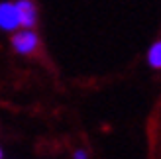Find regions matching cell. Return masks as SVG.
<instances>
[{
	"mask_svg": "<svg viewBox=\"0 0 161 159\" xmlns=\"http://www.w3.org/2000/svg\"><path fill=\"white\" fill-rule=\"evenodd\" d=\"M12 47L20 55H34L39 49V36L34 31V28L16 30V34L12 36Z\"/></svg>",
	"mask_w": 161,
	"mask_h": 159,
	"instance_id": "cell-1",
	"label": "cell"
},
{
	"mask_svg": "<svg viewBox=\"0 0 161 159\" xmlns=\"http://www.w3.org/2000/svg\"><path fill=\"white\" fill-rule=\"evenodd\" d=\"M20 16L16 2H0V30L4 31H16L20 30Z\"/></svg>",
	"mask_w": 161,
	"mask_h": 159,
	"instance_id": "cell-2",
	"label": "cell"
},
{
	"mask_svg": "<svg viewBox=\"0 0 161 159\" xmlns=\"http://www.w3.org/2000/svg\"><path fill=\"white\" fill-rule=\"evenodd\" d=\"M16 8H18L22 28H34L37 24V8L34 0H16Z\"/></svg>",
	"mask_w": 161,
	"mask_h": 159,
	"instance_id": "cell-3",
	"label": "cell"
},
{
	"mask_svg": "<svg viewBox=\"0 0 161 159\" xmlns=\"http://www.w3.org/2000/svg\"><path fill=\"white\" fill-rule=\"evenodd\" d=\"M147 65L151 69H161V39L151 43V47L147 49Z\"/></svg>",
	"mask_w": 161,
	"mask_h": 159,
	"instance_id": "cell-4",
	"label": "cell"
},
{
	"mask_svg": "<svg viewBox=\"0 0 161 159\" xmlns=\"http://www.w3.org/2000/svg\"><path fill=\"white\" fill-rule=\"evenodd\" d=\"M73 159H88L86 149H77V151L73 153Z\"/></svg>",
	"mask_w": 161,
	"mask_h": 159,
	"instance_id": "cell-5",
	"label": "cell"
},
{
	"mask_svg": "<svg viewBox=\"0 0 161 159\" xmlns=\"http://www.w3.org/2000/svg\"><path fill=\"white\" fill-rule=\"evenodd\" d=\"M0 159H2V149H0Z\"/></svg>",
	"mask_w": 161,
	"mask_h": 159,
	"instance_id": "cell-6",
	"label": "cell"
}]
</instances>
